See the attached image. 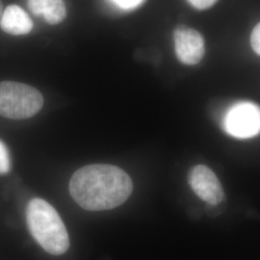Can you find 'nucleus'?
I'll return each instance as SVG.
<instances>
[{
    "label": "nucleus",
    "mask_w": 260,
    "mask_h": 260,
    "mask_svg": "<svg viewBox=\"0 0 260 260\" xmlns=\"http://www.w3.org/2000/svg\"><path fill=\"white\" fill-rule=\"evenodd\" d=\"M0 25L10 35H26L33 29V21L27 13L17 5H10L4 10Z\"/></svg>",
    "instance_id": "obj_7"
},
{
    "label": "nucleus",
    "mask_w": 260,
    "mask_h": 260,
    "mask_svg": "<svg viewBox=\"0 0 260 260\" xmlns=\"http://www.w3.org/2000/svg\"><path fill=\"white\" fill-rule=\"evenodd\" d=\"M251 47L260 56V22L252 30L251 37Z\"/></svg>",
    "instance_id": "obj_10"
},
{
    "label": "nucleus",
    "mask_w": 260,
    "mask_h": 260,
    "mask_svg": "<svg viewBox=\"0 0 260 260\" xmlns=\"http://www.w3.org/2000/svg\"><path fill=\"white\" fill-rule=\"evenodd\" d=\"M28 7L34 15L44 17L49 24H58L67 17L64 0H28Z\"/></svg>",
    "instance_id": "obj_8"
},
{
    "label": "nucleus",
    "mask_w": 260,
    "mask_h": 260,
    "mask_svg": "<svg viewBox=\"0 0 260 260\" xmlns=\"http://www.w3.org/2000/svg\"><path fill=\"white\" fill-rule=\"evenodd\" d=\"M121 9L131 10L140 6L145 0H112Z\"/></svg>",
    "instance_id": "obj_11"
},
{
    "label": "nucleus",
    "mask_w": 260,
    "mask_h": 260,
    "mask_svg": "<svg viewBox=\"0 0 260 260\" xmlns=\"http://www.w3.org/2000/svg\"><path fill=\"white\" fill-rule=\"evenodd\" d=\"M218 0H188V2L196 8L199 10H205L210 8Z\"/></svg>",
    "instance_id": "obj_12"
},
{
    "label": "nucleus",
    "mask_w": 260,
    "mask_h": 260,
    "mask_svg": "<svg viewBox=\"0 0 260 260\" xmlns=\"http://www.w3.org/2000/svg\"><path fill=\"white\" fill-rule=\"evenodd\" d=\"M26 222L33 238L48 253L61 255L69 250L70 237L65 223L45 200L36 198L29 202Z\"/></svg>",
    "instance_id": "obj_2"
},
{
    "label": "nucleus",
    "mask_w": 260,
    "mask_h": 260,
    "mask_svg": "<svg viewBox=\"0 0 260 260\" xmlns=\"http://www.w3.org/2000/svg\"><path fill=\"white\" fill-rule=\"evenodd\" d=\"M3 5H2V1L0 0V20H1V18H2V15H3Z\"/></svg>",
    "instance_id": "obj_13"
},
{
    "label": "nucleus",
    "mask_w": 260,
    "mask_h": 260,
    "mask_svg": "<svg viewBox=\"0 0 260 260\" xmlns=\"http://www.w3.org/2000/svg\"><path fill=\"white\" fill-rule=\"evenodd\" d=\"M11 169L9 151L0 140V175L7 174Z\"/></svg>",
    "instance_id": "obj_9"
},
{
    "label": "nucleus",
    "mask_w": 260,
    "mask_h": 260,
    "mask_svg": "<svg viewBox=\"0 0 260 260\" xmlns=\"http://www.w3.org/2000/svg\"><path fill=\"white\" fill-rule=\"evenodd\" d=\"M223 129L239 139L251 138L260 132V107L251 102L234 103L223 119Z\"/></svg>",
    "instance_id": "obj_4"
},
{
    "label": "nucleus",
    "mask_w": 260,
    "mask_h": 260,
    "mask_svg": "<svg viewBox=\"0 0 260 260\" xmlns=\"http://www.w3.org/2000/svg\"><path fill=\"white\" fill-rule=\"evenodd\" d=\"M69 189L75 203L85 210L103 211L126 202L132 194L133 183L121 168L92 164L75 172Z\"/></svg>",
    "instance_id": "obj_1"
},
{
    "label": "nucleus",
    "mask_w": 260,
    "mask_h": 260,
    "mask_svg": "<svg viewBox=\"0 0 260 260\" xmlns=\"http://www.w3.org/2000/svg\"><path fill=\"white\" fill-rule=\"evenodd\" d=\"M44 105L43 94L27 84L14 81L0 83V115L11 120L35 116Z\"/></svg>",
    "instance_id": "obj_3"
},
{
    "label": "nucleus",
    "mask_w": 260,
    "mask_h": 260,
    "mask_svg": "<svg viewBox=\"0 0 260 260\" xmlns=\"http://www.w3.org/2000/svg\"><path fill=\"white\" fill-rule=\"evenodd\" d=\"M175 50L177 59L184 65H197L205 56V41L193 28L178 25L174 31Z\"/></svg>",
    "instance_id": "obj_6"
},
{
    "label": "nucleus",
    "mask_w": 260,
    "mask_h": 260,
    "mask_svg": "<svg viewBox=\"0 0 260 260\" xmlns=\"http://www.w3.org/2000/svg\"><path fill=\"white\" fill-rule=\"evenodd\" d=\"M188 180L196 195L207 205L213 206L223 202V186L210 168L205 165H197L192 168Z\"/></svg>",
    "instance_id": "obj_5"
}]
</instances>
